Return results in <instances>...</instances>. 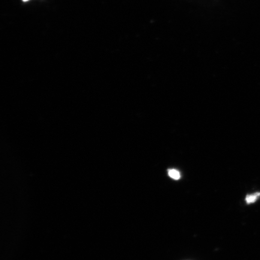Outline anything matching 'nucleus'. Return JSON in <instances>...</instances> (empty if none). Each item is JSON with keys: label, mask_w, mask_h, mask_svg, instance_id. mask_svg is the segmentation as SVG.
Returning a JSON list of instances; mask_svg holds the SVG:
<instances>
[{"label": "nucleus", "mask_w": 260, "mask_h": 260, "mask_svg": "<svg viewBox=\"0 0 260 260\" xmlns=\"http://www.w3.org/2000/svg\"><path fill=\"white\" fill-rule=\"evenodd\" d=\"M24 1H27V0H24Z\"/></svg>", "instance_id": "3"}, {"label": "nucleus", "mask_w": 260, "mask_h": 260, "mask_svg": "<svg viewBox=\"0 0 260 260\" xmlns=\"http://www.w3.org/2000/svg\"><path fill=\"white\" fill-rule=\"evenodd\" d=\"M169 175L174 180H179L180 178V173L176 169H170L169 170Z\"/></svg>", "instance_id": "2"}, {"label": "nucleus", "mask_w": 260, "mask_h": 260, "mask_svg": "<svg viewBox=\"0 0 260 260\" xmlns=\"http://www.w3.org/2000/svg\"><path fill=\"white\" fill-rule=\"evenodd\" d=\"M259 196V192L253 194V195H247L246 198V201L247 204H251V203L255 202Z\"/></svg>", "instance_id": "1"}]
</instances>
